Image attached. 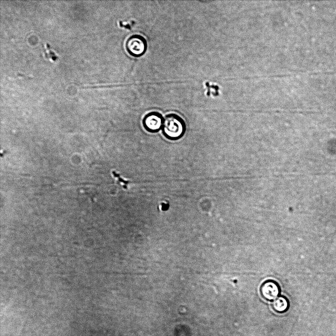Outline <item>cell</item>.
<instances>
[{
  "instance_id": "6da1fadb",
  "label": "cell",
  "mask_w": 336,
  "mask_h": 336,
  "mask_svg": "<svg viewBox=\"0 0 336 336\" xmlns=\"http://www.w3.org/2000/svg\"><path fill=\"white\" fill-rule=\"evenodd\" d=\"M164 135L171 140L181 138L185 131V125L183 120L175 114H168L163 120L162 127Z\"/></svg>"
},
{
  "instance_id": "7a4b0ae2",
  "label": "cell",
  "mask_w": 336,
  "mask_h": 336,
  "mask_svg": "<svg viewBox=\"0 0 336 336\" xmlns=\"http://www.w3.org/2000/svg\"><path fill=\"white\" fill-rule=\"evenodd\" d=\"M127 52L134 57H140L146 52L148 44L146 39L138 34L131 35L127 39L125 43Z\"/></svg>"
},
{
  "instance_id": "3957f363",
  "label": "cell",
  "mask_w": 336,
  "mask_h": 336,
  "mask_svg": "<svg viewBox=\"0 0 336 336\" xmlns=\"http://www.w3.org/2000/svg\"><path fill=\"white\" fill-rule=\"evenodd\" d=\"M163 120L159 113L152 112L144 117L143 124L147 131L154 133L158 131L162 127Z\"/></svg>"
},
{
  "instance_id": "277c9868",
  "label": "cell",
  "mask_w": 336,
  "mask_h": 336,
  "mask_svg": "<svg viewBox=\"0 0 336 336\" xmlns=\"http://www.w3.org/2000/svg\"><path fill=\"white\" fill-rule=\"evenodd\" d=\"M279 289L277 284L274 281L265 282L261 287V294L267 300L272 301L276 299L279 295Z\"/></svg>"
},
{
  "instance_id": "5b68a950",
  "label": "cell",
  "mask_w": 336,
  "mask_h": 336,
  "mask_svg": "<svg viewBox=\"0 0 336 336\" xmlns=\"http://www.w3.org/2000/svg\"><path fill=\"white\" fill-rule=\"evenodd\" d=\"M272 305L275 312L282 313L288 310L289 305L288 300L285 298L279 297L273 301Z\"/></svg>"
},
{
  "instance_id": "8992f818",
  "label": "cell",
  "mask_w": 336,
  "mask_h": 336,
  "mask_svg": "<svg viewBox=\"0 0 336 336\" xmlns=\"http://www.w3.org/2000/svg\"><path fill=\"white\" fill-rule=\"evenodd\" d=\"M83 191L88 197H89L92 201L95 195L94 189L92 188H84L81 190Z\"/></svg>"
}]
</instances>
